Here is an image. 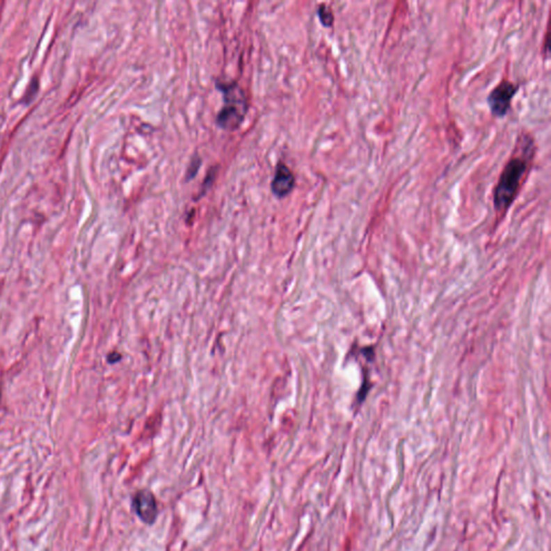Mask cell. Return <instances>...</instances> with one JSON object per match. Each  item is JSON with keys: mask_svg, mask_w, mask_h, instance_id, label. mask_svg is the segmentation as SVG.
<instances>
[{"mask_svg": "<svg viewBox=\"0 0 551 551\" xmlns=\"http://www.w3.org/2000/svg\"><path fill=\"white\" fill-rule=\"evenodd\" d=\"M200 163H202V159H200V157H198V155L193 157L192 161H191L190 163V166H189L188 173H186V181L191 180V179L194 178V177L198 175Z\"/></svg>", "mask_w": 551, "mask_h": 551, "instance_id": "obj_7", "label": "cell"}, {"mask_svg": "<svg viewBox=\"0 0 551 551\" xmlns=\"http://www.w3.org/2000/svg\"><path fill=\"white\" fill-rule=\"evenodd\" d=\"M133 509L136 515L145 525H152L159 516L157 499L149 490H141L133 497Z\"/></svg>", "mask_w": 551, "mask_h": 551, "instance_id": "obj_4", "label": "cell"}, {"mask_svg": "<svg viewBox=\"0 0 551 551\" xmlns=\"http://www.w3.org/2000/svg\"><path fill=\"white\" fill-rule=\"evenodd\" d=\"M518 86H516L509 80H503L497 84L488 96V105L492 115L495 118H503L511 109V100L518 92Z\"/></svg>", "mask_w": 551, "mask_h": 551, "instance_id": "obj_3", "label": "cell"}, {"mask_svg": "<svg viewBox=\"0 0 551 551\" xmlns=\"http://www.w3.org/2000/svg\"><path fill=\"white\" fill-rule=\"evenodd\" d=\"M318 15L321 24L324 27H330L334 23V15L332 10L326 5H320L318 8Z\"/></svg>", "mask_w": 551, "mask_h": 551, "instance_id": "obj_6", "label": "cell"}, {"mask_svg": "<svg viewBox=\"0 0 551 551\" xmlns=\"http://www.w3.org/2000/svg\"><path fill=\"white\" fill-rule=\"evenodd\" d=\"M295 186V177L291 169L283 163L276 168L275 177L271 181V191L277 198H283L292 192Z\"/></svg>", "mask_w": 551, "mask_h": 551, "instance_id": "obj_5", "label": "cell"}, {"mask_svg": "<svg viewBox=\"0 0 551 551\" xmlns=\"http://www.w3.org/2000/svg\"><path fill=\"white\" fill-rule=\"evenodd\" d=\"M223 93L224 105L216 115V124L225 131H236L245 121L248 100L243 88L236 82H216Z\"/></svg>", "mask_w": 551, "mask_h": 551, "instance_id": "obj_2", "label": "cell"}, {"mask_svg": "<svg viewBox=\"0 0 551 551\" xmlns=\"http://www.w3.org/2000/svg\"><path fill=\"white\" fill-rule=\"evenodd\" d=\"M535 154L533 138L523 135L520 137L518 147L504 167L493 192V204L497 214L503 216L511 208L518 196L519 191L529 174Z\"/></svg>", "mask_w": 551, "mask_h": 551, "instance_id": "obj_1", "label": "cell"}]
</instances>
